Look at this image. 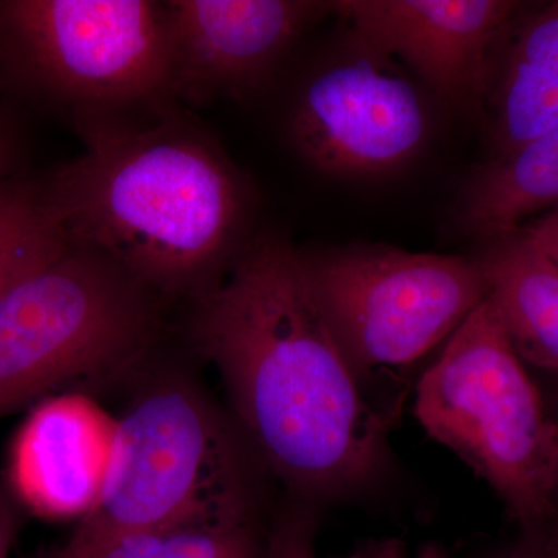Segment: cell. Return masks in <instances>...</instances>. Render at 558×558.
Returning a JSON list of instances; mask_svg holds the SVG:
<instances>
[{
	"label": "cell",
	"mask_w": 558,
	"mask_h": 558,
	"mask_svg": "<svg viewBox=\"0 0 558 558\" xmlns=\"http://www.w3.org/2000/svg\"><path fill=\"white\" fill-rule=\"evenodd\" d=\"M193 303L191 339L218 371L230 417L292 498L317 506L379 480L395 418L349 365L299 250L275 234L253 236Z\"/></svg>",
	"instance_id": "1"
},
{
	"label": "cell",
	"mask_w": 558,
	"mask_h": 558,
	"mask_svg": "<svg viewBox=\"0 0 558 558\" xmlns=\"http://www.w3.org/2000/svg\"><path fill=\"white\" fill-rule=\"evenodd\" d=\"M84 149L43 190L68 244L163 299L196 301L253 236L247 179L178 105L76 123Z\"/></svg>",
	"instance_id": "2"
},
{
	"label": "cell",
	"mask_w": 558,
	"mask_h": 558,
	"mask_svg": "<svg viewBox=\"0 0 558 558\" xmlns=\"http://www.w3.org/2000/svg\"><path fill=\"white\" fill-rule=\"evenodd\" d=\"M153 379L117 418L108 478L73 545L259 521L258 461L233 418L182 371Z\"/></svg>",
	"instance_id": "3"
},
{
	"label": "cell",
	"mask_w": 558,
	"mask_h": 558,
	"mask_svg": "<svg viewBox=\"0 0 558 558\" xmlns=\"http://www.w3.org/2000/svg\"><path fill=\"white\" fill-rule=\"evenodd\" d=\"M416 416L494 488L523 532L558 510V424L486 300L418 380Z\"/></svg>",
	"instance_id": "4"
},
{
	"label": "cell",
	"mask_w": 558,
	"mask_h": 558,
	"mask_svg": "<svg viewBox=\"0 0 558 558\" xmlns=\"http://www.w3.org/2000/svg\"><path fill=\"white\" fill-rule=\"evenodd\" d=\"M160 296L72 247L0 301V418L75 384L128 379L159 343Z\"/></svg>",
	"instance_id": "5"
},
{
	"label": "cell",
	"mask_w": 558,
	"mask_h": 558,
	"mask_svg": "<svg viewBox=\"0 0 558 558\" xmlns=\"http://www.w3.org/2000/svg\"><path fill=\"white\" fill-rule=\"evenodd\" d=\"M0 73L75 124L171 105L165 2L3 0Z\"/></svg>",
	"instance_id": "6"
},
{
	"label": "cell",
	"mask_w": 558,
	"mask_h": 558,
	"mask_svg": "<svg viewBox=\"0 0 558 558\" xmlns=\"http://www.w3.org/2000/svg\"><path fill=\"white\" fill-rule=\"evenodd\" d=\"M303 263L319 310L374 402V385L450 339L488 293L478 258L468 256L362 245L303 255Z\"/></svg>",
	"instance_id": "7"
},
{
	"label": "cell",
	"mask_w": 558,
	"mask_h": 558,
	"mask_svg": "<svg viewBox=\"0 0 558 558\" xmlns=\"http://www.w3.org/2000/svg\"><path fill=\"white\" fill-rule=\"evenodd\" d=\"M354 44V57L322 70L301 90L290 132L319 171L385 174L424 145L427 110L398 62Z\"/></svg>",
	"instance_id": "8"
},
{
	"label": "cell",
	"mask_w": 558,
	"mask_h": 558,
	"mask_svg": "<svg viewBox=\"0 0 558 558\" xmlns=\"http://www.w3.org/2000/svg\"><path fill=\"white\" fill-rule=\"evenodd\" d=\"M332 3L167 0L170 97L183 108L244 100Z\"/></svg>",
	"instance_id": "9"
},
{
	"label": "cell",
	"mask_w": 558,
	"mask_h": 558,
	"mask_svg": "<svg viewBox=\"0 0 558 558\" xmlns=\"http://www.w3.org/2000/svg\"><path fill=\"white\" fill-rule=\"evenodd\" d=\"M527 3L513 0H344L332 11L354 43L407 65L446 100L483 106L499 43Z\"/></svg>",
	"instance_id": "10"
},
{
	"label": "cell",
	"mask_w": 558,
	"mask_h": 558,
	"mask_svg": "<svg viewBox=\"0 0 558 558\" xmlns=\"http://www.w3.org/2000/svg\"><path fill=\"white\" fill-rule=\"evenodd\" d=\"M116 436L117 418L89 396H47L10 440L3 487L36 519L81 521L100 498Z\"/></svg>",
	"instance_id": "11"
},
{
	"label": "cell",
	"mask_w": 558,
	"mask_h": 558,
	"mask_svg": "<svg viewBox=\"0 0 558 558\" xmlns=\"http://www.w3.org/2000/svg\"><path fill=\"white\" fill-rule=\"evenodd\" d=\"M483 106L501 160L558 126V0L527 7L495 51Z\"/></svg>",
	"instance_id": "12"
},
{
	"label": "cell",
	"mask_w": 558,
	"mask_h": 558,
	"mask_svg": "<svg viewBox=\"0 0 558 558\" xmlns=\"http://www.w3.org/2000/svg\"><path fill=\"white\" fill-rule=\"evenodd\" d=\"M478 258L488 299L523 362L558 371V267L521 230L487 241Z\"/></svg>",
	"instance_id": "13"
},
{
	"label": "cell",
	"mask_w": 558,
	"mask_h": 558,
	"mask_svg": "<svg viewBox=\"0 0 558 558\" xmlns=\"http://www.w3.org/2000/svg\"><path fill=\"white\" fill-rule=\"evenodd\" d=\"M558 209V126L473 174L461 202L464 229L484 241Z\"/></svg>",
	"instance_id": "14"
},
{
	"label": "cell",
	"mask_w": 558,
	"mask_h": 558,
	"mask_svg": "<svg viewBox=\"0 0 558 558\" xmlns=\"http://www.w3.org/2000/svg\"><path fill=\"white\" fill-rule=\"evenodd\" d=\"M266 529L256 523L134 532L92 543L65 542L38 558H264Z\"/></svg>",
	"instance_id": "15"
},
{
	"label": "cell",
	"mask_w": 558,
	"mask_h": 558,
	"mask_svg": "<svg viewBox=\"0 0 558 558\" xmlns=\"http://www.w3.org/2000/svg\"><path fill=\"white\" fill-rule=\"evenodd\" d=\"M69 248L40 186H0V301L17 282Z\"/></svg>",
	"instance_id": "16"
},
{
	"label": "cell",
	"mask_w": 558,
	"mask_h": 558,
	"mask_svg": "<svg viewBox=\"0 0 558 558\" xmlns=\"http://www.w3.org/2000/svg\"><path fill=\"white\" fill-rule=\"evenodd\" d=\"M318 508L292 498L266 529L264 558H317Z\"/></svg>",
	"instance_id": "17"
},
{
	"label": "cell",
	"mask_w": 558,
	"mask_h": 558,
	"mask_svg": "<svg viewBox=\"0 0 558 558\" xmlns=\"http://www.w3.org/2000/svg\"><path fill=\"white\" fill-rule=\"evenodd\" d=\"M558 267V209L529 220L521 229Z\"/></svg>",
	"instance_id": "18"
},
{
	"label": "cell",
	"mask_w": 558,
	"mask_h": 558,
	"mask_svg": "<svg viewBox=\"0 0 558 558\" xmlns=\"http://www.w3.org/2000/svg\"><path fill=\"white\" fill-rule=\"evenodd\" d=\"M341 558H446L436 549H427L418 553L416 557H410L405 543L399 538L371 539L362 543L357 548Z\"/></svg>",
	"instance_id": "19"
},
{
	"label": "cell",
	"mask_w": 558,
	"mask_h": 558,
	"mask_svg": "<svg viewBox=\"0 0 558 558\" xmlns=\"http://www.w3.org/2000/svg\"><path fill=\"white\" fill-rule=\"evenodd\" d=\"M502 558H558V537L549 531L523 532V538Z\"/></svg>",
	"instance_id": "20"
},
{
	"label": "cell",
	"mask_w": 558,
	"mask_h": 558,
	"mask_svg": "<svg viewBox=\"0 0 558 558\" xmlns=\"http://www.w3.org/2000/svg\"><path fill=\"white\" fill-rule=\"evenodd\" d=\"M21 517L22 510L5 487H0V558H9L20 534Z\"/></svg>",
	"instance_id": "21"
},
{
	"label": "cell",
	"mask_w": 558,
	"mask_h": 558,
	"mask_svg": "<svg viewBox=\"0 0 558 558\" xmlns=\"http://www.w3.org/2000/svg\"><path fill=\"white\" fill-rule=\"evenodd\" d=\"M14 160V140L9 120L0 110V186L11 182L9 175Z\"/></svg>",
	"instance_id": "22"
},
{
	"label": "cell",
	"mask_w": 558,
	"mask_h": 558,
	"mask_svg": "<svg viewBox=\"0 0 558 558\" xmlns=\"http://www.w3.org/2000/svg\"><path fill=\"white\" fill-rule=\"evenodd\" d=\"M545 531L553 532V534L557 535L558 537V521H556V523L550 524V526L546 527Z\"/></svg>",
	"instance_id": "23"
},
{
	"label": "cell",
	"mask_w": 558,
	"mask_h": 558,
	"mask_svg": "<svg viewBox=\"0 0 558 558\" xmlns=\"http://www.w3.org/2000/svg\"><path fill=\"white\" fill-rule=\"evenodd\" d=\"M556 418H557V424H558V417H556ZM556 521H558V510H557V519L554 520L553 523H556ZM553 523H550V524H553ZM550 524H549V526H550Z\"/></svg>",
	"instance_id": "24"
}]
</instances>
